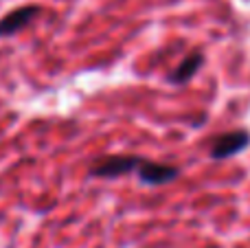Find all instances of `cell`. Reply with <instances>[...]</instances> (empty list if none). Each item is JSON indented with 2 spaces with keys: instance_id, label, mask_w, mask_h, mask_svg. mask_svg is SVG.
I'll return each instance as SVG.
<instances>
[{
  "instance_id": "6da1fadb",
  "label": "cell",
  "mask_w": 250,
  "mask_h": 248,
  "mask_svg": "<svg viewBox=\"0 0 250 248\" xmlns=\"http://www.w3.org/2000/svg\"><path fill=\"white\" fill-rule=\"evenodd\" d=\"M143 158L141 156H104L95 161L88 174L92 178H117V176H127L138 169Z\"/></svg>"
},
{
  "instance_id": "7a4b0ae2",
  "label": "cell",
  "mask_w": 250,
  "mask_h": 248,
  "mask_svg": "<svg viewBox=\"0 0 250 248\" xmlns=\"http://www.w3.org/2000/svg\"><path fill=\"white\" fill-rule=\"evenodd\" d=\"M248 145H250V132L248 130L224 132V134L213 139L208 156H211L213 161H224V158H230V156H235V154L244 152Z\"/></svg>"
},
{
  "instance_id": "3957f363",
  "label": "cell",
  "mask_w": 250,
  "mask_h": 248,
  "mask_svg": "<svg viewBox=\"0 0 250 248\" xmlns=\"http://www.w3.org/2000/svg\"><path fill=\"white\" fill-rule=\"evenodd\" d=\"M180 176V169L173 165H163V163L145 161L143 158L141 165L136 169V178L147 187H160V185H169Z\"/></svg>"
},
{
  "instance_id": "277c9868",
  "label": "cell",
  "mask_w": 250,
  "mask_h": 248,
  "mask_svg": "<svg viewBox=\"0 0 250 248\" xmlns=\"http://www.w3.org/2000/svg\"><path fill=\"white\" fill-rule=\"evenodd\" d=\"M40 13H42V7H35V4H26V7H18V9H13V11H9L7 16L0 20V38L20 33Z\"/></svg>"
},
{
  "instance_id": "5b68a950",
  "label": "cell",
  "mask_w": 250,
  "mask_h": 248,
  "mask_svg": "<svg viewBox=\"0 0 250 248\" xmlns=\"http://www.w3.org/2000/svg\"><path fill=\"white\" fill-rule=\"evenodd\" d=\"M202 64H204V55H202V53H200V51L191 53V55H187L185 60H182L180 64L171 70L169 82H171L173 86H182V83H187L189 79H193V75L202 68Z\"/></svg>"
}]
</instances>
